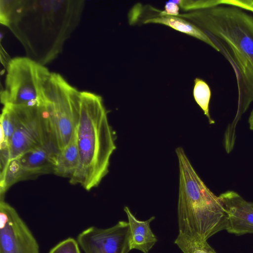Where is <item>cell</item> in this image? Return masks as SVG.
Instances as JSON below:
<instances>
[{
    "instance_id": "1",
    "label": "cell",
    "mask_w": 253,
    "mask_h": 253,
    "mask_svg": "<svg viewBox=\"0 0 253 253\" xmlns=\"http://www.w3.org/2000/svg\"><path fill=\"white\" fill-rule=\"evenodd\" d=\"M83 0H0V23L22 43L27 57L44 65L62 51L78 25Z\"/></svg>"
},
{
    "instance_id": "2",
    "label": "cell",
    "mask_w": 253,
    "mask_h": 253,
    "mask_svg": "<svg viewBox=\"0 0 253 253\" xmlns=\"http://www.w3.org/2000/svg\"><path fill=\"white\" fill-rule=\"evenodd\" d=\"M210 38L232 67L237 81V112L227 130L236 132L242 116L253 102V16L236 6L219 5L179 14Z\"/></svg>"
},
{
    "instance_id": "3",
    "label": "cell",
    "mask_w": 253,
    "mask_h": 253,
    "mask_svg": "<svg viewBox=\"0 0 253 253\" xmlns=\"http://www.w3.org/2000/svg\"><path fill=\"white\" fill-rule=\"evenodd\" d=\"M75 130L79 164L69 182L89 191L97 187L109 172L111 157L116 149V136L100 95L81 91Z\"/></svg>"
},
{
    "instance_id": "4",
    "label": "cell",
    "mask_w": 253,
    "mask_h": 253,
    "mask_svg": "<svg viewBox=\"0 0 253 253\" xmlns=\"http://www.w3.org/2000/svg\"><path fill=\"white\" fill-rule=\"evenodd\" d=\"M179 167L177 218L179 234L207 241L225 230L227 215L219 197L196 172L184 149H175Z\"/></svg>"
},
{
    "instance_id": "5",
    "label": "cell",
    "mask_w": 253,
    "mask_h": 253,
    "mask_svg": "<svg viewBox=\"0 0 253 253\" xmlns=\"http://www.w3.org/2000/svg\"><path fill=\"white\" fill-rule=\"evenodd\" d=\"M42 99L48 111L55 143L60 151L69 143L74 133L81 91L60 74L51 72L43 84Z\"/></svg>"
},
{
    "instance_id": "6",
    "label": "cell",
    "mask_w": 253,
    "mask_h": 253,
    "mask_svg": "<svg viewBox=\"0 0 253 253\" xmlns=\"http://www.w3.org/2000/svg\"><path fill=\"white\" fill-rule=\"evenodd\" d=\"M6 68L4 88L0 93L3 106L42 102V85L51 73L47 68L27 56L10 59Z\"/></svg>"
},
{
    "instance_id": "7",
    "label": "cell",
    "mask_w": 253,
    "mask_h": 253,
    "mask_svg": "<svg viewBox=\"0 0 253 253\" xmlns=\"http://www.w3.org/2000/svg\"><path fill=\"white\" fill-rule=\"evenodd\" d=\"M5 106L10 110L16 126L9 143L10 160L50 142L56 145L49 114L43 102Z\"/></svg>"
},
{
    "instance_id": "8",
    "label": "cell",
    "mask_w": 253,
    "mask_h": 253,
    "mask_svg": "<svg viewBox=\"0 0 253 253\" xmlns=\"http://www.w3.org/2000/svg\"><path fill=\"white\" fill-rule=\"evenodd\" d=\"M0 253H40L39 244L16 210L0 201Z\"/></svg>"
},
{
    "instance_id": "9",
    "label": "cell",
    "mask_w": 253,
    "mask_h": 253,
    "mask_svg": "<svg viewBox=\"0 0 253 253\" xmlns=\"http://www.w3.org/2000/svg\"><path fill=\"white\" fill-rule=\"evenodd\" d=\"M77 240L84 253H128L131 250L129 225L124 220L107 228L90 226L81 232Z\"/></svg>"
},
{
    "instance_id": "10",
    "label": "cell",
    "mask_w": 253,
    "mask_h": 253,
    "mask_svg": "<svg viewBox=\"0 0 253 253\" xmlns=\"http://www.w3.org/2000/svg\"><path fill=\"white\" fill-rule=\"evenodd\" d=\"M219 197L226 215L225 230L236 235L253 234V207L250 202L233 191H227Z\"/></svg>"
},
{
    "instance_id": "11",
    "label": "cell",
    "mask_w": 253,
    "mask_h": 253,
    "mask_svg": "<svg viewBox=\"0 0 253 253\" xmlns=\"http://www.w3.org/2000/svg\"><path fill=\"white\" fill-rule=\"evenodd\" d=\"M59 150L53 142L28 151L18 160L24 179L42 174L53 172L57 154Z\"/></svg>"
},
{
    "instance_id": "12",
    "label": "cell",
    "mask_w": 253,
    "mask_h": 253,
    "mask_svg": "<svg viewBox=\"0 0 253 253\" xmlns=\"http://www.w3.org/2000/svg\"><path fill=\"white\" fill-rule=\"evenodd\" d=\"M124 210L129 225L130 250L149 253L157 242V237L150 227V223L154 220L155 217L152 216L146 220H140L133 214L128 207H125Z\"/></svg>"
},
{
    "instance_id": "13",
    "label": "cell",
    "mask_w": 253,
    "mask_h": 253,
    "mask_svg": "<svg viewBox=\"0 0 253 253\" xmlns=\"http://www.w3.org/2000/svg\"><path fill=\"white\" fill-rule=\"evenodd\" d=\"M143 23L161 24L169 26L179 32L201 40L217 51V49L213 42L202 30L182 18L172 16H160L147 19Z\"/></svg>"
},
{
    "instance_id": "14",
    "label": "cell",
    "mask_w": 253,
    "mask_h": 253,
    "mask_svg": "<svg viewBox=\"0 0 253 253\" xmlns=\"http://www.w3.org/2000/svg\"><path fill=\"white\" fill-rule=\"evenodd\" d=\"M79 164V155L75 130L69 143L57 154L53 173L70 178Z\"/></svg>"
},
{
    "instance_id": "15",
    "label": "cell",
    "mask_w": 253,
    "mask_h": 253,
    "mask_svg": "<svg viewBox=\"0 0 253 253\" xmlns=\"http://www.w3.org/2000/svg\"><path fill=\"white\" fill-rule=\"evenodd\" d=\"M211 95V90L208 84L202 79L196 78L194 80L193 88L194 99L208 119L210 124L212 125L215 122L210 116L209 109Z\"/></svg>"
},
{
    "instance_id": "16",
    "label": "cell",
    "mask_w": 253,
    "mask_h": 253,
    "mask_svg": "<svg viewBox=\"0 0 253 253\" xmlns=\"http://www.w3.org/2000/svg\"><path fill=\"white\" fill-rule=\"evenodd\" d=\"M174 243L183 253H217L207 241L188 237L179 233Z\"/></svg>"
},
{
    "instance_id": "17",
    "label": "cell",
    "mask_w": 253,
    "mask_h": 253,
    "mask_svg": "<svg viewBox=\"0 0 253 253\" xmlns=\"http://www.w3.org/2000/svg\"><path fill=\"white\" fill-rule=\"evenodd\" d=\"M173 1L185 10H196L221 5V0Z\"/></svg>"
},
{
    "instance_id": "18",
    "label": "cell",
    "mask_w": 253,
    "mask_h": 253,
    "mask_svg": "<svg viewBox=\"0 0 253 253\" xmlns=\"http://www.w3.org/2000/svg\"><path fill=\"white\" fill-rule=\"evenodd\" d=\"M48 253H81L77 240L68 238L56 245Z\"/></svg>"
},
{
    "instance_id": "19",
    "label": "cell",
    "mask_w": 253,
    "mask_h": 253,
    "mask_svg": "<svg viewBox=\"0 0 253 253\" xmlns=\"http://www.w3.org/2000/svg\"><path fill=\"white\" fill-rule=\"evenodd\" d=\"M221 4L232 5L253 12V0H221Z\"/></svg>"
},
{
    "instance_id": "20",
    "label": "cell",
    "mask_w": 253,
    "mask_h": 253,
    "mask_svg": "<svg viewBox=\"0 0 253 253\" xmlns=\"http://www.w3.org/2000/svg\"><path fill=\"white\" fill-rule=\"evenodd\" d=\"M165 9L160 13V16H178L179 14V6L173 0H169L166 2Z\"/></svg>"
},
{
    "instance_id": "21",
    "label": "cell",
    "mask_w": 253,
    "mask_h": 253,
    "mask_svg": "<svg viewBox=\"0 0 253 253\" xmlns=\"http://www.w3.org/2000/svg\"><path fill=\"white\" fill-rule=\"evenodd\" d=\"M250 129L253 130V109L251 111L248 119Z\"/></svg>"
},
{
    "instance_id": "22",
    "label": "cell",
    "mask_w": 253,
    "mask_h": 253,
    "mask_svg": "<svg viewBox=\"0 0 253 253\" xmlns=\"http://www.w3.org/2000/svg\"><path fill=\"white\" fill-rule=\"evenodd\" d=\"M251 205L253 207V202H250Z\"/></svg>"
}]
</instances>
